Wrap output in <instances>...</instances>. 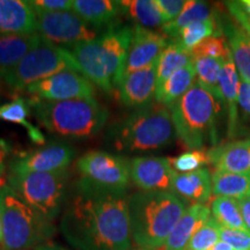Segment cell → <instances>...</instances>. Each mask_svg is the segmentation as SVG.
<instances>
[{
	"instance_id": "1",
	"label": "cell",
	"mask_w": 250,
	"mask_h": 250,
	"mask_svg": "<svg viewBox=\"0 0 250 250\" xmlns=\"http://www.w3.org/2000/svg\"><path fill=\"white\" fill-rule=\"evenodd\" d=\"M61 232L76 250H129V197L79 180L62 211Z\"/></svg>"
},
{
	"instance_id": "2",
	"label": "cell",
	"mask_w": 250,
	"mask_h": 250,
	"mask_svg": "<svg viewBox=\"0 0 250 250\" xmlns=\"http://www.w3.org/2000/svg\"><path fill=\"white\" fill-rule=\"evenodd\" d=\"M133 28L111 26L96 39L78 43L68 50L80 66L81 73L107 94L120 89L124 78Z\"/></svg>"
},
{
	"instance_id": "3",
	"label": "cell",
	"mask_w": 250,
	"mask_h": 250,
	"mask_svg": "<svg viewBox=\"0 0 250 250\" xmlns=\"http://www.w3.org/2000/svg\"><path fill=\"white\" fill-rule=\"evenodd\" d=\"M187 208V203L170 191L133 193L129 197L131 239L142 248H164Z\"/></svg>"
},
{
	"instance_id": "4",
	"label": "cell",
	"mask_w": 250,
	"mask_h": 250,
	"mask_svg": "<svg viewBox=\"0 0 250 250\" xmlns=\"http://www.w3.org/2000/svg\"><path fill=\"white\" fill-rule=\"evenodd\" d=\"M39 123L49 132L74 139L96 136L107 124L109 110L94 98L44 101L28 100Z\"/></svg>"
},
{
	"instance_id": "5",
	"label": "cell",
	"mask_w": 250,
	"mask_h": 250,
	"mask_svg": "<svg viewBox=\"0 0 250 250\" xmlns=\"http://www.w3.org/2000/svg\"><path fill=\"white\" fill-rule=\"evenodd\" d=\"M174 134L176 133L169 109L152 102L115 123L108 137L118 151L146 152L167 146Z\"/></svg>"
},
{
	"instance_id": "6",
	"label": "cell",
	"mask_w": 250,
	"mask_h": 250,
	"mask_svg": "<svg viewBox=\"0 0 250 250\" xmlns=\"http://www.w3.org/2000/svg\"><path fill=\"white\" fill-rule=\"evenodd\" d=\"M0 202L4 250L35 249L54 235L51 221L27 205L8 184L0 193Z\"/></svg>"
},
{
	"instance_id": "7",
	"label": "cell",
	"mask_w": 250,
	"mask_h": 250,
	"mask_svg": "<svg viewBox=\"0 0 250 250\" xmlns=\"http://www.w3.org/2000/svg\"><path fill=\"white\" fill-rule=\"evenodd\" d=\"M223 101L198 83L170 107L175 133L186 147L201 149L208 137H214L215 121Z\"/></svg>"
},
{
	"instance_id": "8",
	"label": "cell",
	"mask_w": 250,
	"mask_h": 250,
	"mask_svg": "<svg viewBox=\"0 0 250 250\" xmlns=\"http://www.w3.org/2000/svg\"><path fill=\"white\" fill-rule=\"evenodd\" d=\"M68 175L57 173H8L7 184L22 201L49 221L61 213L66 199Z\"/></svg>"
},
{
	"instance_id": "9",
	"label": "cell",
	"mask_w": 250,
	"mask_h": 250,
	"mask_svg": "<svg viewBox=\"0 0 250 250\" xmlns=\"http://www.w3.org/2000/svg\"><path fill=\"white\" fill-rule=\"evenodd\" d=\"M64 70L81 73L79 64L70 50L43 39L39 46L0 79L12 90L19 92Z\"/></svg>"
},
{
	"instance_id": "10",
	"label": "cell",
	"mask_w": 250,
	"mask_h": 250,
	"mask_svg": "<svg viewBox=\"0 0 250 250\" xmlns=\"http://www.w3.org/2000/svg\"><path fill=\"white\" fill-rule=\"evenodd\" d=\"M77 169L86 182L109 191L125 192L131 181L130 162L107 152L86 153L78 160Z\"/></svg>"
},
{
	"instance_id": "11",
	"label": "cell",
	"mask_w": 250,
	"mask_h": 250,
	"mask_svg": "<svg viewBox=\"0 0 250 250\" xmlns=\"http://www.w3.org/2000/svg\"><path fill=\"white\" fill-rule=\"evenodd\" d=\"M36 31L49 42L68 48L99 36L98 30L71 11L36 13Z\"/></svg>"
},
{
	"instance_id": "12",
	"label": "cell",
	"mask_w": 250,
	"mask_h": 250,
	"mask_svg": "<svg viewBox=\"0 0 250 250\" xmlns=\"http://www.w3.org/2000/svg\"><path fill=\"white\" fill-rule=\"evenodd\" d=\"M33 99L44 101L94 98V85L80 72L64 70L46 79L33 83L26 89Z\"/></svg>"
},
{
	"instance_id": "13",
	"label": "cell",
	"mask_w": 250,
	"mask_h": 250,
	"mask_svg": "<svg viewBox=\"0 0 250 250\" xmlns=\"http://www.w3.org/2000/svg\"><path fill=\"white\" fill-rule=\"evenodd\" d=\"M76 151L70 145L51 144L13 159L9 173H57L66 170L73 160Z\"/></svg>"
},
{
	"instance_id": "14",
	"label": "cell",
	"mask_w": 250,
	"mask_h": 250,
	"mask_svg": "<svg viewBox=\"0 0 250 250\" xmlns=\"http://www.w3.org/2000/svg\"><path fill=\"white\" fill-rule=\"evenodd\" d=\"M170 159L137 156L130 161V176L142 191H170L176 176Z\"/></svg>"
},
{
	"instance_id": "15",
	"label": "cell",
	"mask_w": 250,
	"mask_h": 250,
	"mask_svg": "<svg viewBox=\"0 0 250 250\" xmlns=\"http://www.w3.org/2000/svg\"><path fill=\"white\" fill-rule=\"evenodd\" d=\"M158 80V61L148 66L126 74L118 89L120 100L125 107L136 109L153 102Z\"/></svg>"
},
{
	"instance_id": "16",
	"label": "cell",
	"mask_w": 250,
	"mask_h": 250,
	"mask_svg": "<svg viewBox=\"0 0 250 250\" xmlns=\"http://www.w3.org/2000/svg\"><path fill=\"white\" fill-rule=\"evenodd\" d=\"M167 45L168 42L165 35L136 24L133 27L124 77L158 61Z\"/></svg>"
},
{
	"instance_id": "17",
	"label": "cell",
	"mask_w": 250,
	"mask_h": 250,
	"mask_svg": "<svg viewBox=\"0 0 250 250\" xmlns=\"http://www.w3.org/2000/svg\"><path fill=\"white\" fill-rule=\"evenodd\" d=\"M36 33V13L29 1L0 0V36Z\"/></svg>"
},
{
	"instance_id": "18",
	"label": "cell",
	"mask_w": 250,
	"mask_h": 250,
	"mask_svg": "<svg viewBox=\"0 0 250 250\" xmlns=\"http://www.w3.org/2000/svg\"><path fill=\"white\" fill-rule=\"evenodd\" d=\"M211 208L206 204H192L174 227L164 250H188L193 235L211 217Z\"/></svg>"
},
{
	"instance_id": "19",
	"label": "cell",
	"mask_w": 250,
	"mask_h": 250,
	"mask_svg": "<svg viewBox=\"0 0 250 250\" xmlns=\"http://www.w3.org/2000/svg\"><path fill=\"white\" fill-rule=\"evenodd\" d=\"M208 153L215 171L250 174V139L220 145Z\"/></svg>"
},
{
	"instance_id": "20",
	"label": "cell",
	"mask_w": 250,
	"mask_h": 250,
	"mask_svg": "<svg viewBox=\"0 0 250 250\" xmlns=\"http://www.w3.org/2000/svg\"><path fill=\"white\" fill-rule=\"evenodd\" d=\"M171 192L193 204H205L213 193L212 175L208 168H201L191 173H177Z\"/></svg>"
},
{
	"instance_id": "21",
	"label": "cell",
	"mask_w": 250,
	"mask_h": 250,
	"mask_svg": "<svg viewBox=\"0 0 250 250\" xmlns=\"http://www.w3.org/2000/svg\"><path fill=\"white\" fill-rule=\"evenodd\" d=\"M42 40L39 33L0 36V78L17 66Z\"/></svg>"
},
{
	"instance_id": "22",
	"label": "cell",
	"mask_w": 250,
	"mask_h": 250,
	"mask_svg": "<svg viewBox=\"0 0 250 250\" xmlns=\"http://www.w3.org/2000/svg\"><path fill=\"white\" fill-rule=\"evenodd\" d=\"M240 81L235 65L232 61V57L228 56L224 59L223 67H221L220 78H219V87H220L223 102L227 104L228 110V137L235 136L237 127V104H239V88Z\"/></svg>"
},
{
	"instance_id": "23",
	"label": "cell",
	"mask_w": 250,
	"mask_h": 250,
	"mask_svg": "<svg viewBox=\"0 0 250 250\" xmlns=\"http://www.w3.org/2000/svg\"><path fill=\"white\" fill-rule=\"evenodd\" d=\"M78 17L93 29L109 26L121 13L120 1L114 0H73V9Z\"/></svg>"
},
{
	"instance_id": "24",
	"label": "cell",
	"mask_w": 250,
	"mask_h": 250,
	"mask_svg": "<svg viewBox=\"0 0 250 250\" xmlns=\"http://www.w3.org/2000/svg\"><path fill=\"white\" fill-rule=\"evenodd\" d=\"M196 83V70L191 62L186 67L175 72L162 85L156 88L155 102L171 107Z\"/></svg>"
},
{
	"instance_id": "25",
	"label": "cell",
	"mask_w": 250,
	"mask_h": 250,
	"mask_svg": "<svg viewBox=\"0 0 250 250\" xmlns=\"http://www.w3.org/2000/svg\"><path fill=\"white\" fill-rule=\"evenodd\" d=\"M228 45L230 57L242 81L250 83V37L241 27H228Z\"/></svg>"
},
{
	"instance_id": "26",
	"label": "cell",
	"mask_w": 250,
	"mask_h": 250,
	"mask_svg": "<svg viewBox=\"0 0 250 250\" xmlns=\"http://www.w3.org/2000/svg\"><path fill=\"white\" fill-rule=\"evenodd\" d=\"M121 13L132 19L136 24L144 28L164 26L161 13L155 0H123L120 1Z\"/></svg>"
},
{
	"instance_id": "27",
	"label": "cell",
	"mask_w": 250,
	"mask_h": 250,
	"mask_svg": "<svg viewBox=\"0 0 250 250\" xmlns=\"http://www.w3.org/2000/svg\"><path fill=\"white\" fill-rule=\"evenodd\" d=\"M192 62L191 54L175 41L168 43L158 59V80L156 88L162 85L175 72L186 67Z\"/></svg>"
},
{
	"instance_id": "28",
	"label": "cell",
	"mask_w": 250,
	"mask_h": 250,
	"mask_svg": "<svg viewBox=\"0 0 250 250\" xmlns=\"http://www.w3.org/2000/svg\"><path fill=\"white\" fill-rule=\"evenodd\" d=\"M214 18L213 12L206 2L198 0H188L184 6L182 13L169 23H166L161 27L164 35L176 37L183 28L190 24L206 21L208 19Z\"/></svg>"
},
{
	"instance_id": "29",
	"label": "cell",
	"mask_w": 250,
	"mask_h": 250,
	"mask_svg": "<svg viewBox=\"0 0 250 250\" xmlns=\"http://www.w3.org/2000/svg\"><path fill=\"white\" fill-rule=\"evenodd\" d=\"M30 114V105L28 100L15 98L11 102L0 105V120L22 125L28 131L29 138L36 144L44 143V136L36 126L31 125L28 121Z\"/></svg>"
},
{
	"instance_id": "30",
	"label": "cell",
	"mask_w": 250,
	"mask_h": 250,
	"mask_svg": "<svg viewBox=\"0 0 250 250\" xmlns=\"http://www.w3.org/2000/svg\"><path fill=\"white\" fill-rule=\"evenodd\" d=\"M212 187L215 197H229L239 199L250 195V174L215 171L212 175Z\"/></svg>"
},
{
	"instance_id": "31",
	"label": "cell",
	"mask_w": 250,
	"mask_h": 250,
	"mask_svg": "<svg viewBox=\"0 0 250 250\" xmlns=\"http://www.w3.org/2000/svg\"><path fill=\"white\" fill-rule=\"evenodd\" d=\"M223 62L224 59L208 57L192 59L196 70V83L220 101H223V96H221L220 87H219V78H220Z\"/></svg>"
},
{
	"instance_id": "32",
	"label": "cell",
	"mask_w": 250,
	"mask_h": 250,
	"mask_svg": "<svg viewBox=\"0 0 250 250\" xmlns=\"http://www.w3.org/2000/svg\"><path fill=\"white\" fill-rule=\"evenodd\" d=\"M211 212L220 227L247 229L236 199L229 197H215L211 204Z\"/></svg>"
},
{
	"instance_id": "33",
	"label": "cell",
	"mask_w": 250,
	"mask_h": 250,
	"mask_svg": "<svg viewBox=\"0 0 250 250\" xmlns=\"http://www.w3.org/2000/svg\"><path fill=\"white\" fill-rule=\"evenodd\" d=\"M220 35L221 29L219 28L215 18H212L183 28L176 36V42L190 52L204 40L208 37H220Z\"/></svg>"
},
{
	"instance_id": "34",
	"label": "cell",
	"mask_w": 250,
	"mask_h": 250,
	"mask_svg": "<svg viewBox=\"0 0 250 250\" xmlns=\"http://www.w3.org/2000/svg\"><path fill=\"white\" fill-rule=\"evenodd\" d=\"M170 164L176 173H191V171L201 169L203 166L210 164V158H208V153L203 149H190L171 159Z\"/></svg>"
},
{
	"instance_id": "35",
	"label": "cell",
	"mask_w": 250,
	"mask_h": 250,
	"mask_svg": "<svg viewBox=\"0 0 250 250\" xmlns=\"http://www.w3.org/2000/svg\"><path fill=\"white\" fill-rule=\"evenodd\" d=\"M220 241V226L213 218L208 219L188 246V250H210Z\"/></svg>"
},
{
	"instance_id": "36",
	"label": "cell",
	"mask_w": 250,
	"mask_h": 250,
	"mask_svg": "<svg viewBox=\"0 0 250 250\" xmlns=\"http://www.w3.org/2000/svg\"><path fill=\"white\" fill-rule=\"evenodd\" d=\"M190 54L192 59L198 57L225 59L230 56V50L226 41L221 37H208L195 46L190 51Z\"/></svg>"
},
{
	"instance_id": "37",
	"label": "cell",
	"mask_w": 250,
	"mask_h": 250,
	"mask_svg": "<svg viewBox=\"0 0 250 250\" xmlns=\"http://www.w3.org/2000/svg\"><path fill=\"white\" fill-rule=\"evenodd\" d=\"M220 240L234 250H250V232L247 229L220 227Z\"/></svg>"
},
{
	"instance_id": "38",
	"label": "cell",
	"mask_w": 250,
	"mask_h": 250,
	"mask_svg": "<svg viewBox=\"0 0 250 250\" xmlns=\"http://www.w3.org/2000/svg\"><path fill=\"white\" fill-rule=\"evenodd\" d=\"M226 6L236 22L250 37V0L227 1Z\"/></svg>"
},
{
	"instance_id": "39",
	"label": "cell",
	"mask_w": 250,
	"mask_h": 250,
	"mask_svg": "<svg viewBox=\"0 0 250 250\" xmlns=\"http://www.w3.org/2000/svg\"><path fill=\"white\" fill-rule=\"evenodd\" d=\"M29 4L35 13L70 12L73 9V0H30Z\"/></svg>"
},
{
	"instance_id": "40",
	"label": "cell",
	"mask_w": 250,
	"mask_h": 250,
	"mask_svg": "<svg viewBox=\"0 0 250 250\" xmlns=\"http://www.w3.org/2000/svg\"><path fill=\"white\" fill-rule=\"evenodd\" d=\"M155 2L161 13L164 24H166L174 21L182 13L187 1L186 0H155Z\"/></svg>"
},
{
	"instance_id": "41",
	"label": "cell",
	"mask_w": 250,
	"mask_h": 250,
	"mask_svg": "<svg viewBox=\"0 0 250 250\" xmlns=\"http://www.w3.org/2000/svg\"><path fill=\"white\" fill-rule=\"evenodd\" d=\"M9 154V146L4 140H0V193L7 186V174H6V161Z\"/></svg>"
},
{
	"instance_id": "42",
	"label": "cell",
	"mask_w": 250,
	"mask_h": 250,
	"mask_svg": "<svg viewBox=\"0 0 250 250\" xmlns=\"http://www.w3.org/2000/svg\"><path fill=\"white\" fill-rule=\"evenodd\" d=\"M239 105L250 115V83L242 80L240 81Z\"/></svg>"
},
{
	"instance_id": "43",
	"label": "cell",
	"mask_w": 250,
	"mask_h": 250,
	"mask_svg": "<svg viewBox=\"0 0 250 250\" xmlns=\"http://www.w3.org/2000/svg\"><path fill=\"white\" fill-rule=\"evenodd\" d=\"M236 201L239 203L240 210H241L246 228L250 232V195L241 197V198L236 199Z\"/></svg>"
},
{
	"instance_id": "44",
	"label": "cell",
	"mask_w": 250,
	"mask_h": 250,
	"mask_svg": "<svg viewBox=\"0 0 250 250\" xmlns=\"http://www.w3.org/2000/svg\"><path fill=\"white\" fill-rule=\"evenodd\" d=\"M34 250H68L65 247L61 245H57V243H51V242H45L43 245H41L35 248Z\"/></svg>"
},
{
	"instance_id": "45",
	"label": "cell",
	"mask_w": 250,
	"mask_h": 250,
	"mask_svg": "<svg viewBox=\"0 0 250 250\" xmlns=\"http://www.w3.org/2000/svg\"><path fill=\"white\" fill-rule=\"evenodd\" d=\"M210 250H234V249L229 245H228V243L221 241L220 240V241H219L215 246L212 247Z\"/></svg>"
},
{
	"instance_id": "46",
	"label": "cell",
	"mask_w": 250,
	"mask_h": 250,
	"mask_svg": "<svg viewBox=\"0 0 250 250\" xmlns=\"http://www.w3.org/2000/svg\"><path fill=\"white\" fill-rule=\"evenodd\" d=\"M0 245H2V208L0 202Z\"/></svg>"
},
{
	"instance_id": "47",
	"label": "cell",
	"mask_w": 250,
	"mask_h": 250,
	"mask_svg": "<svg viewBox=\"0 0 250 250\" xmlns=\"http://www.w3.org/2000/svg\"><path fill=\"white\" fill-rule=\"evenodd\" d=\"M129 250H155V249H148V248H142V247H137V248H130Z\"/></svg>"
}]
</instances>
